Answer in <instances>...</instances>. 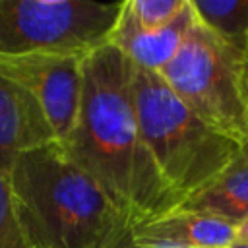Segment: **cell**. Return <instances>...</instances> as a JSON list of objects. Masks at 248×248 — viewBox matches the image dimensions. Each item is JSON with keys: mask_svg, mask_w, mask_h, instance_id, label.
<instances>
[{"mask_svg": "<svg viewBox=\"0 0 248 248\" xmlns=\"http://www.w3.org/2000/svg\"><path fill=\"white\" fill-rule=\"evenodd\" d=\"M116 248H163V246H145V244H136L134 240H132V236H126Z\"/></svg>", "mask_w": 248, "mask_h": 248, "instance_id": "15", "label": "cell"}, {"mask_svg": "<svg viewBox=\"0 0 248 248\" xmlns=\"http://www.w3.org/2000/svg\"><path fill=\"white\" fill-rule=\"evenodd\" d=\"M246 89H248V60H246Z\"/></svg>", "mask_w": 248, "mask_h": 248, "instance_id": "17", "label": "cell"}, {"mask_svg": "<svg viewBox=\"0 0 248 248\" xmlns=\"http://www.w3.org/2000/svg\"><path fill=\"white\" fill-rule=\"evenodd\" d=\"M120 4L0 0V54H89L107 45Z\"/></svg>", "mask_w": 248, "mask_h": 248, "instance_id": "5", "label": "cell"}, {"mask_svg": "<svg viewBox=\"0 0 248 248\" xmlns=\"http://www.w3.org/2000/svg\"><path fill=\"white\" fill-rule=\"evenodd\" d=\"M188 0H124L122 6L141 29H159L172 21Z\"/></svg>", "mask_w": 248, "mask_h": 248, "instance_id": "12", "label": "cell"}, {"mask_svg": "<svg viewBox=\"0 0 248 248\" xmlns=\"http://www.w3.org/2000/svg\"><path fill=\"white\" fill-rule=\"evenodd\" d=\"M132 99L141 141L178 205L215 180L240 149L196 116L159 74L134 64Z\"/></svg>", "mask_w": 248, "mask_h": 248, "instance_id": "3", "label": "cell"}, {"mask_svg": "<svg viewBox=\"0 0 248 248\" xmlns=\"http://www.w3.org/2000/svg\"><path fill=\"white\" fill-rule=\"evenodd\" d=\"M58 145L132 225L178 207L140 136L132 62L108 43L85 54L81 62L78 116Z\"/></svg>", "mask_w": 248, "mask_h": 248, "instance_id": "1", "label": "cell"}, {"mask_svg": "<svg viewBox=\"0 0 248 248\" xmlns=\"http://www.w3.org/2000/svg\"><path fill=\"white\" fill-rule=\"evenodd\" d=\"M231 248H248V244H244V242H234Z\"/></svg>", "mask_w": 248, "mask_h": 248, "instance_id": "16", "label": "cell"}, {"mask_svg": "<svg viewBox=\"0 0 248 248\" xmlns=\"http://www.w3.org/2000/svg\"><path fill=\"white\" fill-rule=\"evenodd\" d=\"M130 236L136 244L163 248H231L236 229L217 217L172 209L159 217L132 225Z\"/></svg>", "mask_w": 248, "mask_h": 248, "instance_id": "9", "label": "cell"}, {"mask_svg": "<svg viewBox=\"0 0 248 248\" xmlns=\"http://www.w3.org/2000/svg\"><path fill=\"white\" fill-rule=\"evenodd\" d=\"M176 209L217 217L234 229L248 219V140L240 143L234 159L196 196Z\"/></svg>", "mask_w": 248, "mask_h": 248, "instance_id": "10", "label": "cell"}, {"mask_svg": "<svg viewBox=\"0 0 248 248\" xmlns=\"http://www.w3.org/2000/svg\"><path fill=\"white\" fill-rule=\"evenodd\" d=\"M23 229L37 248H116L132 223L58 141L23 153L8 174Z\"/></svg>", "mask_w": 248, "mask_h": 248, "instance_id": "2", "label": "cell"}, {"mask_svg": "<svg viewBox=\"0 0 248 248\" xmlns=\"http://www.w3.org/2000/svg\"><path fill=\"white\" fill-rule=\"evenodd\" d=\"M54 141L56 136L35 99L0 76V174L8 178L23 153Z\"/></svg>", "mask_w": 248, "mask_h": 248, "instance_id": "8", "label": "cell"}, {"mask_svg": "<svg viewBox=\"0 0 248 248\" xmlns=\"http://www.w3.org/2000/svg\"><path fill=\"white\" fill-rule=\"evenodd\" d=\"M85 54H0V76L43 108L56 141H64L78 116Z\"/></svg>", "mask_w": 248, "mask_h": 248, "instance_id": "6", "label": "cell"}, {"mask_svg": "<svg viewBox=\"0 0 248 248\" xmlns=\"http://www.w3.org/2000/svg\"><path fill=\"white\" fill-rule=\"evenodd\" d=\"M234 242H244L248 244V219H244L238 227H236V240Z\"/></svg>", "mask_w": 248, "mask_h": 248, "instance_id": "14", "label": "cell"}, {"mask_svg": "<svg viewBox=\"0 0 248 248\" xmlns=\"http://www.w3.org/2000/svg\"><path fill=\"white\" fill-rule=\"evenodd\" d=\"M198 21L248 58V0H190Z\"/></svg>", "mask_w": 248, "mask_h": 248, "instance_id": "11", "label": "cell"}, {"mask_svg": "<svg viewBox=\"0 0 248 248\" xmlns=\"http://www.w3.org/2000/svg\"><path fill=\"white\" fill-rule=\"evenodd\" d=\"M246 60L196 17L182 46L159 76L196 116L242 143L248 140Z\"/></svg>", "mask_w": 248, "mask_h": 248, "instance_id": "4", "label": "cell"}, {"mask_svg": "<svg viewBox=\"0 0 248 248\" xmlns=\"http://www.w3.org/2000/svg\"><path fill=\"white\" fill-rule=\"evenodd\" d=\"M0 248H37L19 221L10 182L4 174H0Z\"/></svg>", "mask_w": 248, "mask_h": 248, "instance_id": "13", "label": "cell"}, {"mask_svg": "<svg viewBox=\"0 0 248 248\" xmlns=\"http://www.w3.org/2000/svg\"><path fill=\"white\" fill-rule=\"evenodd\" d=\"M194 23L196 14L190 0L172 21L159 29H141L132 21L120 4L118 17L108 33L107 43L122 52L136 68L159 74L174 58Z\"/></svg>", "mask_w": 248, "mask_h": 248, "instance_id": "7", "label": "cell"}]
</instances>
